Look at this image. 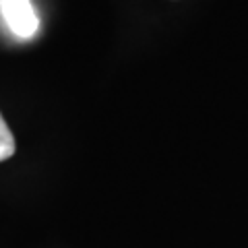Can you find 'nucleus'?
<instances>
[{
    "label": "nucleus",
    "mask_w": 248,
    "mask_h": 248,
    "mask_svg": "<svg viewBox=\"0 0 248 248\" xmlns=\"http://www.w3.org/2000/svg\"><path fill=\"white\" fill-rule=\"evenodd\" d=\"M0 13H2L4 23L17 37L29 40L37 33L40 19H37L31 0H0Z\"/></svg>",
    "instance_id": "obj_1"
},
{
    "label": "nucleus",
    "mask_w": 248,
    "mask_h": 248,
    "mask_svg": "<svg viewBox=\"0 0 248 248\" xmlns=\"http://www.w3.org/2000/svg\"><path fill=\"white\" fill-rule=\"evenodd\" d=\"M15 149H17V147H15V137L11 133L9 124L4 122L2 114H0V161L13 157Z\"/></svg>",
    "instance_id": "obj_2"
}]
</instances>
